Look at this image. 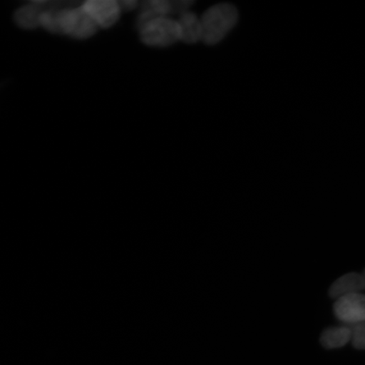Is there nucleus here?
Masks as SVG:
<instances>
[{
  "mask_svg": "<svg viewBox=\"0 0 365 365\" xmlns=\"http://www.w3.org/2000/svg\"><path fill=\"white\" fill-rule=\"evenodd\" d=\"M362 275L364 277V280H365V270H364V273L362 274Z\"/></svg>",
  "mask_w": 365,
  "mask_h": 365,
  "instance_id": "obj_14",
  "label": "nucleus"
},
{
  "mask_svg": "<svg viewBox=\"0 0 365 365\" xmlns=\"http://www.w3.org/2000/svg\"><path fill=\"white\" fill-rule=\"evenodd\" d=\"M238 19V11L231 4L222 3L209 8L200 19L202 41L209 45L220 42L234 29Z\"/></svg>",
  "mask_w": 365,
  "mask_h": 365,
  "instance_id": "obj_1",
  "label": "nucleus"
},
{
  "mask_svg": "<svg viewBox=\"0 0 365 365\" xmlns=\"http://www.w3.org/2000/svg\"><path fill=\"white\" fill-rule=\"evenodd\" d=\"M41 26L50 33L62 34L58 23V11H43L41 17Z\"/></svg>",
  "mask_w": 365,
  "mask_h": 365,
  "instance_id": "obj_11",
  "label": "nucleus"
},
{
  "mask_svg": "<svg viewBox=\"0 0 365 365\" xmlns=\"http://www.w3.org/2000/svg\"><path fill=\"white\" fill-rule=\"evenodd\" d=\"M82 9L98 26L108 29L115 24L120 15V4L114 0H90Z\"/></svg>",
  "mask_w": 365,
  "mask_h": 365,
  "instance_id": "obj_5",
  "label": "nucleus"
},
{
  "mask_svg": "<svg viewBox=\"0 0 365 365\" xmlns=\"http://www.w3.org/2000/svg\"><path fill=\"white\" fill-rule=\"evenodd\" d=\"M172 13L171 1L168 0H150L141 6V10L137 18L136 26L140 29L147 23L158 18L168 17Z\"/></svg>",
  "mask_w": 365,
  "mask_h": 365,
  "instance_id": "obj_7",
  "label": "nucleus"
},
{
  "mask_svg": "<svg viewBox=\"0 0 365 365\" xmlns=\"http://www.w3.org/2000/svg\"><path fill=\"white\" fill-rule=\"evenodd\" d=\"M335 316L344 325L350 326L365 322V295L349 294L336 299L334 307Z\"/></svg>",
  "mask_w": 365,
  "mask_h": 365,
  "instance_id": "obj_4",
  "label": "nucleus"
},
{
  "mask_svg": "<svg viewBox=\"0 0 365 365\" xmlns=\"http://www.w3.org/2000/svg\"><path fill=\"white\" fill-rule=\"evenodd\" d=\"M352 331V344L355 349H365V322L349 326Z\"/></svg>",
  "mask_w": 365,
  "mask_h": 365,
  "instance_id": "obj_12",
  "label": "nucleus"
},
{
  "mask_svg": "<svg viewBox=\"0 0 365 365\" xmlns=\"http://www.w3.org/2000/svg\"><path fill=\"white\" fill-rule=\"evenodd\" d=\"M42 14L40 2H34L20 8L15 14V21L21 29H34L41 26Z\"/></svg>",
  "mask_w": 365,
  "mask_h": 365,
  "instance_id": "obj_10",
  "label": "nucleus"
},
{
  "mask_svg": "<svg viewBox=\"0 0 365 365\" xmlns=\"http://www.w3.org/2000/svg\"><path fill=\"white\" fill-rule=\"evenodd\" d=\"M365 289V280L361 274L351 272L346 274L333 282L329 289V295L339 299L354 294H361Z\"/></svg>",
  "mask_w": 365,
  "mask_h": 365,
  "instance_id": "obj_6",
  "label": "nucleus"
},
{
  "mask_svg": "<svg viewBox=\"0 0 365 365\" xmlns=\"http://www.w3.org/2000/svg\"><path fill=\"white\" fill-rule=\"evenodd\" d=\"M139 30L141 41L153 47H168L180 41L179 23L170 17L158 18Z\"/></svg>",
  "mask_w": 365,
  "mask_h": 365,
  "instance_id": "obj_2",
  "label": "nucleus"
},
{
  "mask_svg": "<svg viewBox=\"0 0 365 365\" xmlns=\"http://www.w3.org/2000/svg\"><path fill=\"white\" fill-rule=\"evenodd\" d=\"M177 21L180 29V41L187 43H195L202 40V22L194 13H182Z\"/></svg>",
  "mask_w": 365,
  "mask_h": 365,
  "instance_id": "obj_8",
  "label": "nucleus"
},
{
  "mask_svg": "<svg viewBox=\"0 0 365 365\" xmlns=\"http://www.w3.org/2000/svg\"><path fill=\"white\" fill-rule=\"evenodd\" d=\"M61 34L77 39H86L97 31V24L82 7L58 11Z\"/></svg>",
  "mask_w": 365,
  "mask_h": 365,
  "instance_id": "obj_3",
  "label": "nucleus"
},
{
  "mask_svg": "<svg viewBox=\"0 0 365 365\" xmlns=\"http://www.w3.org/2000/svg\"><path fill=\"white\" fill-rule=\"evenodd\" d=\"M120 7L125 9V10L131 11L137 6L138 3L133 1V0H125V1L120 2Z\"/></svg>",
  "mask_w": 365,
  "mask_h": 365,
  "instance_id": "obj_13",
  "label": "nucleus"
},
{
  "mask_svg": "<svg viewBox=\"0 0 365 365\" xmlns=\"http://www.w3.org/2000/svg\"><path fill=\"white\" fill-rule=\"evenodd\" d=\"M352 339V331L349 326L327 328L322 332L321 344L324 348L334 349L345 346Z\"/></svg>",
  "mask_w": 365,
  "mask_h": 365,
  "instance_id": "obj_9",
  "label": "nucleus"
}]
</instances>
